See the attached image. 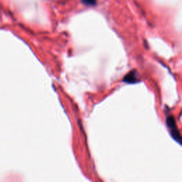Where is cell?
<instances>
[{
  "instance_id": "3",
  "label": "cell",
  "mask_w": 182,
  "mask_h": 182,
  "mask_svg": "<svg viewBox=\"0 0 182 182\" xmlns=\"http://www.w3.org/2000/svg\"><path fill=\"white\" fill-rule=\"evenodd\" d=\"M97 0H82V3L86 6H94Z\"/></svg>"
},
{
  "instance_id": "2",
  "label": "cell",
  "mask_w": 182,
  "mask_h": 182,
  "mask_svg": "<svg viewBox=\"0 0 182 182\" xmlns=\"http://www.w3.org/2000/svg\"><path fill=\"white\" fill-rule=\"evenodd\" d=\"M123 82L127 83H136L138 82L137 76H136V72L135 71H132L130 73H128L124 76L123 79Z\"/></svg>"
},
{
  "instance_id": "1",
  "label": "cell",
  "mask_w": 182,
  "mask_h": 182,
  "mask_svg": "<svg viewBox=\"0 0 182 182\" xmlns=\"http://www.w3.org/2000/svg\"><path fill=\"white\" fill-rule=\"evenodd\" d=\"M166 123L167 128H168L169 130L170 135H171L172 138L175 141H176L177 142L180 144V145H182V136L179 130L174 117L172 115H169L167 117Z\"/></svg>"
}]
</instances>
